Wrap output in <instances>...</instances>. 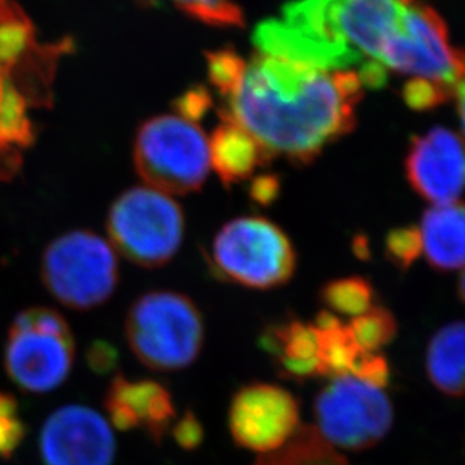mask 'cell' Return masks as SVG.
<instances>
[{
    "label": "cell",
    "instance_id": "9c48e42d",
    "mask_svg": "<svg viewBox=\"0 0 465 465\" xmlns=\"http://www.w3.org/2000/svg\"><path fill=\"white\" fill-rule=\"evenodd\" d=\"M313 416L321 437L348 452L375 448L395 423V409L386 391L354 375L330 378L316 395Z\"/></svg>",
    "mask_w": 465,
    "mask_h": 465
},
{
    "label": "cell",
    "instance_id": "52a82bcc",
    "mask_svg": "<svg viewBox=\"0 0 465 465\" xmlns=\"http://www.w3.org/2000/svg\"><path fill=\"white\" fill-rule=\"evenodd\" d=\"M41 277L59 303L89 311L104 304L118 288V259L112 244L97 233L73 231L47 246Z\"/></svg>",
    "mask_w": 465,
    "mask_h": 465
},
{
    "label": "cell",
    "instance_id": "8fae6325",
    "mask_svg": "<svg viewBox=\"0 0 465 465\" xmlns=\"http://www.w3.org/2000/svg\"><path fill=\"white\" fill-rule=\"evenodd\" d=\"M40 449L45 465H114L116 441L98 411L66 405L45 421Z\"/></svg>",
    "mask_w": 465,
    "mask_h": 465
},
{
    "label": "cell",
    "instance_id": "6da1fadb",
    "mask_svg": "<svg viewBox=\"0 0 465 465\" xmlns=\"http://www.w3.org/2000/svg\"><path fill=\"white\" fill-rule=\"evenodd\" d=\"M261 53L329 71H354L363 86H384L389 73L462 89V54L443 18L421 0H294L281 17L256 27Z\"/></svg>",
    "mask_w": 465,
    "mask_h": 465
},
{
    "label": "cell",
    "instance_id": "9a60e30c",
    "mask_svg": "<svg viewBox=\"0 0 465 465\" xmlns=\"http://www.w3.org/2000/svg\"><path fill=\"white\" fill-rule=\"evenodd\" d=\"M464 207L461 203L434 205L417 228L421 255L439 272H455L464 265Z\"/></svg>",
    "mask_w": 465,
    "mask_h": 465
},
{
    "label": "cell",
    "instance_id": "cb8c5ba5",
    "mask_svg": "<svg viewBox=\"0 0 465 465\" xmlns=\"http://www.w3.org/2000/svg\"><path fill=\"white\" fill-rule=\"evenodd\" d=\"M387 258L393 265L405 272L421 255L417 228L395 229L386 242Z\"/></svg>",
    "mask_w": 465,
    "mask_h": 465
},
{
    "label": "cell",
    "instance_id": "7c38bea8",
    "mask_svg": "<svg viewBox=\"0 0 465 465\" xmlns=\"http://www.w3.org/2000/svg\"><path fill=\"white\" fill-rule=\"evenodd\" d=\"M405 171L417 193L434 205L460 203L464 187V150L461 137L437 127L414 137Z\"/></svg>",
    "mask_w": 465,
    "mask_h": 465
},
{
    "label": "cell",
    "instance_id": "ac0fdd59",
    "mask_svg": "<svg viewBox=\"0 0 465 465\" xmlns=\"http://www.w3.org/2000/svg\"><path fill=\"white\" fill-rule=\"evenodd\" d=\"M255 465H348V462L338 449L321 437L315 426H300L281 449L259 455Z\"/></svg>",
    "mask_w": 465,
    "mask_h": 465
},
{
    "label": "cell",
    "instance_id": "484cf974",
    "mask_svg": "<svg viewBox=\"0 0 465 465\" xmlns=\"http://www.w3.org/2000/svg\"><path fill=\"white\" fill-rule=\"evenodd\" d=\"M176 444L184 450H194L203 441V426L193 411L187 410L178 420L173 421L171 428Z\"/></svg>",
    "mask_w": 465,
    "mask_h": 465
},
{
    "label": "cell",
    "instance_id": "4316f807",
    "mask_svg": "<svg viewBox=\"0 0 465 465\" xmlns=\"http://www.w3.org/2000/svg\"><path fill=\"white\" fill-rule=\"evenodd\" d=\"M86 359H88L89 368L93 369L94 372H114L118 364V351L114 345L98 341L89 348Z\"/></svg>",
    "mask_w": 465,
    "mask_h": 465
},
{
    "label": "cell",
    "instance_id": "d4e9b609",
    "mask_svg": "<svg viewBox=\"0 0 465 465\" xmlns=\"http://www.w3.org/2000/svg\"><path fill=\"white\" fill-rule=\"evenodd\" d=\"M391 364L380 352H363L351 375L375 387H384L391 381Z\"/></svg>",
    "mask_w": 465,
    "mask_h": 465
},
{
    "label": "cell",
    "instance_id": "d6986e66",
    "mask_svg": "<svg viewBox=\"0 0 465 465\" xmlns=\"http://www.w3.org/2000/svg\"><path fill=\"white\" fill-rule=\"evenodd\" d=\"M318 331L321 338V377L330 380L351 375L364 351L352 338L347 322L341 320L330 327L318 329Z\"/></svg>",
    "mask_w": 465,
    "mask_h": 465
},
{
    "label": "cell",
    "instance_id": "277c9868",
    "mask_svg": "<svg viewBox=\"0 0 465 465\" xmlns=\"http://www.w3.org/2000/svg\"><path fill=\"white\" fill-rule=\"evenodd\" d=\"M134 164L153 189L166 194L190 193L201 189L210 173V141L192 119L155 116L137 132Z\"/></svg>",
    "mask_w": 465,
    "mask_h": 465
},
{
    "label": "cell",
    "instance_id": "e0dca14e",
    "mask_svg": "<svg viewBox=\"0 0 465 465\" xmlns=\"http://www.w3.org/2000/svg\"><path fill=\"white\" fill-rule=\"evenodd\" d=\"M211 166L229 184L247 180L256 167L268 162L267 153L237 124L223 119L210 141Z\"/></svg>",
    "mask_w": 465,
    "mask_h": 465
},
{
    "label": "cell",
    "instance_id": "30bf717a",
    "mask_svg": "<svg viewBox=\"0 0 465 465\" xmlns=\"http://www.w3.org/2000/svg\"><path fill=\"white\" fill-rule=\"evenodd\" d=\"M300 402L285 387L251 382L229 404L228 426L240 448L259 455L281 449L300 430Z\"/></svg>",
    "mask_w": 465,
    "mask_h": 465
},
{
    "label": "cell",
    "instance_id": "4fadbf2b",
    "mask_svg": "<svg viewBox=\"0 0 465 465\" xmlns=\"http://www.w3.org/2000/svg\"><path fill=\"white\" fill-rule=\"evenodd\" d=\"M104 407L119 430H143L155 443L162 441L176 420L171 391L153 380L116 375L105 391Z\"/></svg>",
    "mask_w": 465,
    "mask_h": 465
},
{
    "label": "cell",
    "instance_id": "3957f363",
    "mask_svg": "<svg viewBox=\"0 0 465 465\" xmlns=\"http://www.w3.org/2000/svg\"><path fill=\"white\" fill-rule=\"evenodd\" d=\"M125 336L137 361L157 372H178L198 361L205 321L193 300L175 291H151L132 304Z\"/></svg>",
    "mask_w": 465,
    "mask_h": 465
},
{
    "label": "cell",
    "instance_id": "5b68a950",
    "mask_svg": "<svg viewBox=\"0 0 465 465\" xmlns=\"http://www.w3.org/2000/svg\"><path fill=\"white\" fill-rule=\"evenodd\" d=\"M211 263L224 281L265 291L281 288L292 279L297 256L277 224L262 217H240L215 235Z\"/></svg>",
    "mask_w": 465,
    "mask_h": 465
},
{
    "label": "cell",
    "instance_id": "8992f818",
    "mask_svg": "<svg viewBox=\"0 0 465 465\" xmlns=\"http://www.w3.org/2000/svg\"><path fill=\"white\" fill-rule=\"evenodd\" d=\"M107 231L114 247L136 265L157 268L171 262L184 238L180 205L150 185L121 194L110 208Z\"/></svg>",
    "mask_w": 465,
    "mask_h": 465
},
{
    "label": "cell",
    "instance_id": "5bb4252c",
    "mask_svg": "<svg viewBox=\"0 0 465 465\" xmlns=\"http://www.w3.org/2000/svg\"><path fill=\"white\" fill-rule=\"evenodd\" d=\"M261 345L282 375L294 381L321 377V338L313 322L286 321L268 327Z\"/></svg>",
    "mask_w": 465,
    "mask_h": 465
},
{
    "label": "cell",
    "instance_id": "7402d4cb",
    "mask_svg": "<svg viewBox=\"0 0 465 465\" xmlns=\"http://www.w3.org/2000/svg\"><path fill=\"white\" fill-rule=\"evenodd\" d=\"M190 17L211 26H242V11L233 0H169Z\"/></svg>",
    "mask_w": 465,
    "mask_h": 465
},
{
    "label": "cell",
    "instance_id": "7a4b0ae2",
    "mask_svg": "<svg viewBox=\"0 0 465 465\" xmlns=\"http://www.w3.org/2000/svg\"><path fill=\"white\" fill-rule=\"evenodd\" d=\"M208 73L224 100L223 119L249 133L270 158L312 162L356 125L363 84L354 71L220 50L208 54Z\"/></svg>",
    "mask_w": 465,
    "mask_h": 465
},
{
    "label": "cell",
    "instance_id": "ba28073f",
    "mask_svg": "<svg viewBox=\"0 0 465 465\" xmlns=\"http://www.w3.org/2000/svg\"><path fill=\"white\" fill-rule=\"evenodd\" d=\"M74 338L59 312L32 308L15 316L5 347V368L23 391L47 393L62 386L74 363Z\"/></svg>",
    "mask_w": 465,
    "mask_h": 465
},
{
    "label": "cell",
    "instance_id": "44dd1931",
    "mask_svg": "<svg viewBox=\"0 0 465 465\" xmlns=\"http://www.w3.org/2000/svg\"><path fill=\"white\" fill-rule=\"evenodd\" d=\"M347 325L364 352L381 351L382 348L393 342L398 334V321L393 312L375 304L361 315L351 318Z\"/></svg>",
    "mask_w": 465,
    "mask_h": 465
},
{
    "label": "cell",
    "instance_id": "ffe728a7",
    "mask_svg": "<svg viewBox=\"0 0 465 465\" xmlns=\"http://www.w3.org/2000/svg\"><path fill=\"white\" fill-rule=\"evenodd\" d=\"M321 300L327 311L351 320L372 308L373 288L363 277H343L322 286Z\"/></svg>",
    "mask_w": 465,
    "mask_h": 465
},
{
    "label": "cell",
    "instance_id": "2e32d148",
    "mask_svg": "<svg viewBox=\"0 0 465 465\" xmlns=\"http://www.w3.org/2000/svg\"><path fill=\"white\" fill-rule=\"evenodd\" d=\"M465 327L449 322L435 331L426 348V373L430 384L449 398L464 395Z\"/></svg>",
    "mask_w": 465,
    "mask_h": 465
},
{
    "label": "cell",
    "instance_id": "603a6c76",
    "mask_svg": "<svg viewBox=\"0 0 465 465\" xmlns=\"http://www.w3.org/2000/svg\"><path fill=\"white\" fill-rule=\"evenodd\" d=\"M26 437V425L13 395L0 391V458L13 457Z\"/></svg>",
    "mask_w": 465,
    "mask_h": 465
}]
</instances>
